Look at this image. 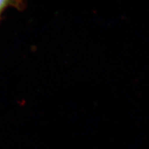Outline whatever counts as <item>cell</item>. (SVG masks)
Listing matches in <instances>:
<instances>
[{
  "instance_id": "obj_1",
  "label": "cell",
  "mask_w": 149,
  "mask_h": 149,
  "mask_svg": "<svg viewBox=\"0 0 149 149\" xmlns=\"http://www.w3.org/2000/svg\"><path fill=\"white\" fill-rule=\"evenodd\" d=\"M6 1L7 0H0V11L2 10V8L5 6Z\"/></svg>"
}]
</instances>
